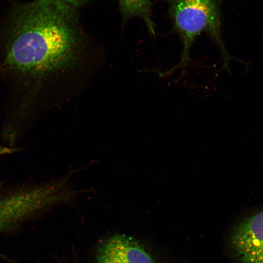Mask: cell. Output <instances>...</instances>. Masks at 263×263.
Instances as JSON below:
<instances>
[{
  "label": "cell",
  "mask_w": 263,
  "mask_h": 263,
  "mask_svg": "<svg viewBox=\"0 0 263 263\" xmlns=\"http://www.w3.org/2000/svg\"><path fill=\"white\" fill-rule=\"evenodd\" d=\"M174 29L181 39L183 49L179 62L166 73L168 75L185 67L189 61L191 47L201 33H207L217 44L228 70L232 59L222 37L219 4L218 0H168Z\"/></svg>",
  "instance_id": "3957f363"
},
{
  "label": "cell",
  "mask_w": 263,
  "mask_h": 263,
  "mask_svg": "<svg viewBox=\"0 0 263 263\" xmlns=\"http://www.w3.org/2000/svg\"><path fill=\"white\" fill-rule=\"evenodd\" d=\"M60 1L71 5H72L75 7L82 6L85 3H87L91 0H56Z\"/></svg>",
  "instance_id": "ba28073f"
},
{
  "label": "cell",
  "mask_w": 263,
  "mask_h": 263,
  "mask_svg": "<svg viewBox=\"0 0 263 263\" xmlns=\"http://www.w3.org/2000/svg\"><path fill=\"white\" fill-rule=\"evenodd\" d=\"M21 150V148L17 147H12L0 144V159L3 155L13 154L20 151Z\"/></svg>",
  "instance_id": "52a82bcc"
},
{
  "label": "cell",
  "mask_w": 263,
  "mask_h": 263,
  "mask_svg": "<svg viewBox=\"0 0 263 263\" xmlns=\"http://www.w3.org/2000/svg\"><path fill=\"white\" fill-rule=\"evenodd\" d=\"M263 217L262 210L258 209L232 228L229 245L238 263H263Z\"/></svg>",
  "instance_id": "277c9868"
},
{
  "label": "cell",
  "mask_w": 263,
  "mask_h": 263,
  "mask_svg": "<svg viewBox=\"0 0 263 263\" xmlns=\"http://www.w3.org/2000/svg\"><path fill=\"white\" fill-rule=\"evenodd\" d=\"M68 174L0 189V231L65 205H74L76 190Z\"/></svg>",
  "instance_id": "7a4b0ae2"
},
{
  "label": "cell",
  "mask_w": 263,
  "mask_h": 263,
  "mask_svg": "<svg viewBox=\"0 0 263 263\" xmlns=\"http://www.w3.org/2000/svg\"><path fill=\"white\" fill-rule=\"evenodd\" d=\"M3 181L0 180V189L3 187Z\"/></svg>",
  "instance_id": "9c48e42d"
},
{
  "label": "cell",
  "mask_w": 263,
  "mask_h": 263,
  "mask_svg": "<svg viewBox=\"0 0 263 263\" xmlns=\"http://www.w3.org/2000/svg\"><path fill=\"white\" fill-rule=\"evenodd\" d=\"M75 7L56 0L23 7L0 34V79L5 88L1 132L22 139L61 101L81 49Z\"/></svg>",
  "instance_id": "6da1fadb"
},
{
  "label": "cell",
  "mask_w": 263,
  "mask_h": 263,
  "mask_svg": "<svg viewBox=\"0 0 263 263\" xmlns=\"http://www.w3.org/2000/svg\"><path fill=\"white\" fill-rule=\"evenodd\" d=\"M119 7L124 21L133 17L143 19L150 35L155 36V25L151 14L150 0H118Z\"/></svg>",
  "instance_id": "8992f818"
},
{
  "label": "cell",
  "mask_w": 263,
  "mask_h": 263,
  "mask_svg": "<svg viewBox=\"0 0 263 263\" xmlns=\"http://www.w3.org/2000/svg\"><path fill=\"white\" fill-rule=\"evenodd\" d=\"M97 263H154L148 252L134 239L117 235L106 240L96 254Z\"/></svg>",
  "instance_id": "5b68a950"
}]
</instances>
